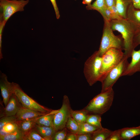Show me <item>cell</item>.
I'll return each mask as SVG.
<instances>
[{
	"label": "cell",
	"mask_w": 140,
	"mask_h": 140,
	"mask_svg": "<svg viewBox=\"0 0 140 140\" xmlns=\"http://www.w3.org/2000/svg\"><path fill=\"white\" fill-rule=\"evenodd\" d=\"M113 31H117L122 35L123 40L124 55L128 58L131 57L132 52L135 50L133 39L135 35L130 24L126 19H113L109 22Z\"/></svg>",
	"instance_id": "6da1fadb"
},
{
	"label": "cell",
	"mask_w": 140,
	"mask_h": 140,
	"mask_svg": "<svg viewBox=\"0 0 140 140\" xmlns=\"http://www.w3.org/2000/svg\"><path fill=\"white\" fill-rule=\"evenodd\" d=\"M114 94L112 88L101 92L94 97L83 109L89 114L101 115L110 109L113 101Z\"/></svg>",
	"instance_id": "7a4b0ae2"
},
{
	"label": "cell",
	"mask_w": 140,
	"mask_h": 140,
	"mask_svg": "<svg viewBox=\"0 0 140 140\" xmlns=\"http://www.w3.org/2000/svg\"><path fill=\"white\" fill-rule=\"evenodd\" d=\"M102 61V57L97 51L89 57L84 63V75L90 86L100 81Z\"/></svg>",
	"instance_id": "3957f363"
},
{
	"label": "cell",
	"mask_w": 140,
	"mask_h": 140,
	"mask_svg": "<svg viewBox=\"0 0 140 140\" xmlns=\"http://www.w3.org/2000/svg\"><path fill=\"white\" fill-rule=\"evenodd\" d=\"M104 23L102 35L99 50V55L102 57L108 50L112 48L123 50L122 37L115 35L110 27L109 22L104 20Z\"/></svg>",
	"instance_id": "277c9868"
},
{
	"label": "cell",
	"mask_w": 140,
	"mask_h": 140,
	"mask_svg": "<svg viewBox=\"0 0 140 140\" xmlns=\"http://www.w3.org/2000/svg\"><path fill=\"white\" fill-rule=\"evenodd\" d=\"M122 50L112 48L108 50L103 54L102 57V64L99 81L102 82L110 72L121 61L124 56Z\"/></svg>",
	"instance_id": "5b68a950"
},
{
	"label": "cell",
	"mask_w": 140,
	"mask_h": 140,
	"mask_svg": "<svg viewBox=\"0 0 140 140\" xmlns=\"http://www.w3.org/2000/svg\"><path fill=\"white\" fill-rule=\"evenodd\" d=\"M29 0H0V22L6 23L16 12L23 11Z\"/></svg>",
	"instance_id": "8992f818"
},
{
	"label": "cell",
	"mask_w": 140,
	"mask_h": 140,
	"mask_svg": "<svg viewBox=\"0 0 140 140\" xmlns=\"http://www.w3.org/2000/svg\"><path fill=\"white\" fill-rule=\"evenodd\" d=\"M73 110L68 97L64 95L61 107L54 114L53 117V127L56 131L66 127Z\"/></svg>",
	"instance_id": "52a82bcc"
},
{
	"label": "cell",
	"mask_w": 140,
	"mask_h": 140,
	"mask_svg": "<svg viewBox=\"0 0 140 140\" xmlns=\"http://www.w3.org/2000/svg\"><path fill=\"white\" fill-rule=\"evenodd\" d=\"M128 58L124 56L119 64L111 70L104 80L101 82V92H103L112 88L115 83L126 69L129 63Z\"/></svg>",
	"instance_id": "ba28073f"
},
{
	"label": "cell",
	"mask_w": 140,
	"mask_h": 140,
	"mask_svg": "<svg viewBox=\"0 0 140 140\" xmlns=\"http://www.w3.org/2000/svg\"><path fill=\"white\" fill-rule=\"evenodd\" d=\"M14 94L22 107L41 113H47L52 111L40 105L28 96L18 84H14Z\"/></svg>",
	"instance_id": "9c48e42d"
},
{
	"label": "cell",
	"mask_w": 140,
	"mask_h": 140,
	"mask_svg": "<svg viewBox=\"0 0 140 140\" xmlns=\"http://www.w3.org/2000/svg\"><path fill=\"white\" fill-rule=\"evenodd\" d=\"M15 83L9 82L7 76L4 73L1 74L0 88L3 102L5 107L7 105L12 95L14 93Z\"/></svg>",
	"instance_id": "30bf717a"
},
{
	"label": "cell",
	"mask_w": 140,
	"mask_h": 140,
	"mask_svg": "<svg viewBox=\"0 0 140 140\" xmlns=\"http://www.w3.org/2000/svg\"><path fill=\"white\" fill-rule=\"evenodd\" d=\"M126 19L130 24L135 35L140 32V10L135 9L132 4L128 9Z\"/></svg>",
	"instance_id": "8fae6325"
},
{
	"label": "cell",
	"mask_w": 140,
	"mask_h": 140,
	"mask_svg": "<svg viewBox=\"0 0 140 140\" xmlns=\"http://www.w3.org/2000/svg\"><path fill=\"white\" fill-rule=\"evenodd\" d=\"M131 61L129 63L121 76H131L137 72H140V49L134 50L132 52Z\"/></svg>",
	"instance_id": "7c38bea8"
},
{
	"label": "cell",
	"mask_w": 140,
	"mask_h": 140,
	"mask_svg": "<svg viewBox=\"0 0 140 140\" xmlns=\"http://www.w3.org/2000/svg\"><path fill=\"white\" fill-rule=\"evenodd\" d=\"M46 114L22 107L16 116L18 122L37 118Z\"/></svg>",
	"instance_id": "4fadbf2b"
},
{
	"label": "cell",
	"mask_w": 140,
	"mask_h": 140,
	"mask_svg": "<svg viewBox=\"0 0 140 140\" xmlns=\"http://www.w3.org/2000/svg\"><path fill=\"white\" fill-rule=\"evenodd\" d=\"M14 93L10 97L4 110L5 116H15L22 107Z\"/></svg>",
	"instance_id": "5bb4252c"
},
{
	"label": "cell",
	"mask_w": 140,
	"mask_h": 140,
	"mask_svg": "<svg viewBox=\"0 0 140 140\" xmlns=\"http://www.w3.org/2000/svg\"><path fill=\"white\" fill-rule=\"evenodd\" d=\"M121 129L122 140H130L132 138L140 135V126L124 128Z\"/></svg>",
	"instance_id": "9a60e30c"
},
{
	"label": "cell",
	"mask_w": 140,
	"mask_h": 140,
	"mask_svg": "<svg viewBox=\"0 0 140 140\" xmlns=\"http://www.w3.org/2000/svg\"><path fill=\"white\" fill-rule=\"evenodd\" d=\"M38 118L17 122L19 130L24 136L25 139V136L30 131L35 127L36 121Z\"/></svg>",
	"instance_id": "2e32d148"
},
{
	"label": "cell",
	"mask_w": 140,
	"mask_h": 140,
	"mask_svg": "<svg viewBox=\"0 0 140 140\" xmlns=\"http://www.w3.org/2000/svg\"><path fill=\"white\" fill-rule=\"evenodd\" d=\"M35 128L45 140H52L56 131L53 127L36 124Z\"/></svg>",
	"instance_id": "e0dca14e"
},
{
	"label": "cell",
	"mask_w": 140,
	"mask_h": 140,
	"mask_svg": "<svg viewBox=\"0 0 140 140\" xmlns=\"http://www.w3.org/2000/svg\"><path fill=\"white\" fill-rule=\"evenodd\" d=\"M53 110L50 112L38 117L36 122V124L41 126L53 127V120L54 114L58 111Z\"/></svg>",
	"instance_id": "ac0fdd59"
},
{
	"label": "cell",
	"mask_w": 140,
	"mask_h": 140,
	"mask_svg": "<svg viewBox=\"0 0 140 140\" xmlns=\"http://www.w3.org/2000/svg\"><path fill=\"white\" fill-rule=\"evenodd\" d=\"M131 4L132 0H116L115 6L122 18L126 19L128 9Z\"/></svg>",
	"instance_id": "d6986e66"
},
{
	"label": "cell",
	"mask_w": 140,
	"mask_h": 140,
	"mask_svg": "<svg viewBox=\"0 0 140 140\" xmlns=\"http://www.w3.org/2000/svg\"><path fill=\"white\" fill-rule=\"evenodd\" d=\"M106 7L104 0H96L92 4L86 6L88 10H95L99 12L103 17L104 20H106L105 10Z\"/></svg>",
	"instance_id": "ffe728a7"
},
{
	"label": "cell",
	"mask_w": 140,
	"mask_h": 140,
	"mask_svg": "<svg viewBox=\"0 0 140 140\" xmlns=\"http://www.w3.org/2000/svg\"><path fill=\"white\" fill-rule=\"evenodd\" d=\"M113 131L102 128L92 134V140H107Z\"/></svg>",
	"instance_id": "44dd1931"
},
{
	"label": "cell",
	"mask_w": 140,
	"mask_h": 140,
	"mask_svg": "<svg viewBox=\"0 0 140 140\" xmlns=\"http://www.w3.org/2000/svg\"><path fill=\"white\" fill-rule=\"evenodd\" d=\"M90 114L84 109L79 110H73L71 116L79 124L86 122Z\"/></svg>",
	"instance_id": "7402d4cb"
},
{
	"label": "cell",
	"mask_w": 140,
	"mask_h": 140,
	"mask_svg": "<svg viewBox=\"0 0 140 140\" xmlns=\"http://www.w3.org/2000/svg\"><path fill=\"white\" fill-rule=\"evenodd\" d=\"M19 130L17 122H9L0 128V136L9 134Z\"/></svg>",
	"instance_id": "603a6c76"
},
{
	"label": "cell",
	"mask_w": 140,
	"mask_h": 140,
	"mask_svg": "<svg viewBox=\"0 0 140 140\" xmlns=\"http://www.w3.org/2000/svg\"><path fill=\"white\" fill-rule=\"evenodd\" d=\"M79 124V130L77 134H92L98 129L101 128L92 125L86 122Z\"/></svg>",
	"instance_id": "cb8c5ba5"
},
{
	"label": "cell",
	"mask_w": 140,
	"mask_h": 140,
	"mask_svg": "<svg viewBox=\"0 0 140 140\" xmlns=\"http://www.w3.org/2000/svg\"><path fill=\"white\" fill-rule=\"evenodd\" d=\"M66 127L70 133L77 134L79 130V124L71 116L68 120Z\"/></svg>",
	"instance_id": "d4e9b609"
},
{
	"label": "cell",
	"mask_w": 140,
	"mask_h": 140,
	"mask_svg": "<svg viewBox=\"0 0 140 140\" xmlns=\"http://www.w3.org/2000/svg\"><path fill=\"white\" fill-rule=\"evenodd\" d=\"M0 140H25V137L19 130L13 133L0 136Z\"/></svg>",
	"instance_id": "484cf974"
},
{
	"label": "cell",
	"mask_w": 140,
	"mask_h": 140,
	"mask_svg": "<svg viewBox=\"0 0 140 140\" xmlns=\"http://www.w3.org/2000/svg\"><path fill=\"white\" fill-rule=\"evenodd\" d=\"M101 115L96 114H89L86 122L90 124L99 128H103L101 125Z\"/></svg>",
	"instance_id": "4316f807"
},
{
	"label": "cell",
	"mask_w": 140,
	"mask_h": 140,
	"mask_svg": "<svg viewBox=\"0 0 140 140\" xmlns=\"http://www.w3.org/2000/svg\"><path fill=\"white\" fill-rule=\"evenodd\" d=\"M26 140H45L39 134L35 127L32 128L25 137Z\"/></svg>",
	"instance_id": "83f0119b"
},
{
	"label": "cell",
	"mask_w": 140,
	"mask_h": 140,
	"mask_svg": "<svg viewBox=\"0 0 140 140\" xmlns=\"http://www.w3.org/2000/svg\"><path fill=\"white\" fill-rule=\"evenodd\" d=\"M70 133L66 127L57 131L53 138V140H66L68 134Z\"/></svg>",
	"instance_id": "f1b7e54d"
},
{
	"label": "cell",
	"mask_w": 140,
	"mask_h": 140,
	"mask_svg": "<svg viewBox=\"0 0 140 140\" xmlns=\"http://www.w3.org/2000/svg\"><path fill=\"white\" fill-rule=\"evenodd\" d=\"M13 122H17L16 115L3 116L0 120V128L8 123Z\"/></svg>",
	"instance_id": "f546056e"
},
{
	"label": "cell",
	"mask_w": 140,
	"mask_h": 140,
	"mask_svg": "<svg viewBox=\"0 0 140 140\" xmlns=\"http://www.w3.org/2000/svg\"><path fill=\"white\" fill-rule=\"evenodd\" d=\"M107 140H122L121 136V129L113 131Z\"/></svg>",
	"instance_id": "4dcf8cb0"
},
{
	"label": "cell",
	"mask_w": 140,
	"mask_h": 140,
	"mask_svg": "<svg viewBox=\"0 0 140 140\" xmlns=\"http://www.w3.org/2000/svg\"><path fill=\"white\" fill-rule=\"evenodd\" d=\"M109 8L111 12L113 19H119L122 18L120 15L115 5H113Z\"/></svg>",
	"instance_id": "1f68e13d"
},
{
	"label": "cell",
	"mask_w": 140,
	"mask_h": 140,
	"mask_svg": "<svg viewBox=\"0 0 140 140\" xmlns=\"http://www.w3.org/2000/svg\"><path fill=\"white\" fill-rule=\"evenodd\" d=\"M77 140H92V134H77Z\"/></svg>",
	"instance_id": "d6a6232c"
},
{
	"label": "cell",
	"mask_w": 140,
	"mask_h": 140,
	"mask_svg": "<svg viewBox=\"0 0 140 140\" xmlns=\"http://www.w3.org/2000/svg\"><path fill=\"white\" fill-rule=\"evenodd\" d=\"M105 13L106 17V20L110 22L113 19L111 12L109 8L106 6L105 10Z\"/></svg>",
	"instance_id": "836d02e7"
},
{
	"label": "cell",
	"mask_w": 140,
	"mask_h": 140,
	"mask_svg": "<svg viewBox=\"0 0 140 140\" xmlns=\"http://www.w3.org/2000/svg\"><path fill=\"white\" fill-rule=\"evenodd\" d=\"M140 45V32L135 34L133 39V46L134 49Z\"/></svg>",
	"instance_id": "e575fe53"
},
{
	"label": "cell",
	"mask_w": 140,
	"mask_h": 140,
	"mask_svg": "<svg viewBox=\"0 0 140 140\" xmlns=\"http://www.w3.org/2000/svg\"><path fill=\"white\" fill-rule=\"evenodd\" d=\"M54 8L57 18L58 19L60 17L59 11L56 3V0H50Z\"/></svg>",
	"instance_id": "d590c367"
},
{
	"label": "cell",
	"mask_w": 140,
	"mask_h": 140,
	"mask_svg": "<svg viewBox=\"0 0 140 140\" xmlns=\"http://www.w3.org/2000/svg\"><path fill=\"white\" fill-rule=\"evenodd\" d=\"M115 1L116 0H104L105 5L108 8L115 5Z\"/></svg>",
	"instance_id": "8d00e7d4"
},
{
	"label": "cell",
	"mask_w": 140,
	"mask_h": 140,
	"mask_svg": "<svg viewBox=\"0 0 140 140\" xmlns=\"http://www.w3.org/2000/svg\"><path fill=\"white\" fill-rule=\"evenodd\" d=\"M132 5L136 9L140 10V0H132Z\"/></svg>",
	"instance_id": "74e56055"
},
{
	"label": "cell",
	"mask_w": 140,
	"mask_h": 140,
	"mask_svg": "<svg viewBox=\"0 0 140 140\" xmlns=\"http://www.w3.org/2000/svg\"><path fill=\"white\" fill-rule=\"evenodd\" d=\"M66 140H77V134L69 133L67 136Z\"/></svg>",
	"instance_id": "f35d334b"
},
{
	"label": "cell",
	"mask_w": 140,
	"mask_h": 140,
	"mask_svg": "<svg viewBox=\"0 0 140 140\" xmlns=\"http://www.w3.org/2000/svg\"><path fill=\"white\" fill-rule=\"evenodd\" d=\"M92 0H83L82 3L84 4H86L87 5H90Z\"/></svg>",
	"instance_id": "ab89813d"
},
{
	"label": "cell",
	"mask_w": 140,
	"mask_h": 140,
	"mask_svg": "<svg viewBox=\"0 0 140 140\" xmlns=\"http://www.w3.org/2000/svg\"></svg>",
	"instance_id": "60d3db41"
}]
</instances>
